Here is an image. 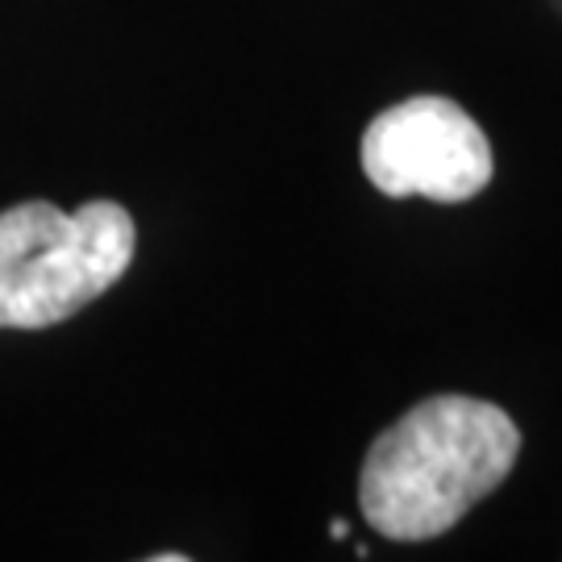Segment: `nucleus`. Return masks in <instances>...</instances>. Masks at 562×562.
<instances>
[{
    "label": "nucleus",
    "instance_id": "20e7f679",
    "mask_svg": "<svg viewBox=\"0 0 562 562\" xmlns=\"http://www.w3.org/2000/svg\"><path fill=\"white\" fill-rule=\"evenodd\" d=\"M329 533H334V538H346V533H350V525H346V521H334V529H329Z\"/></svg>",
    "mask_w": 562,
    "mask_h": 562
},
{
    "label": "nucleus",
    "instance_id": "f03ea898",
    "mask_svg": "<svg viewBox=\"0 0 562 562\" xmlns=\"http://www.w3.org/2000/svg\"><path fill=\"white\" fill-rule=\"evenodd\" d=\"M134 217L113 201L0 213V329H46L104 296L134 262Z\"/></svg>",
    "mask_w": 562,
    "mask_h": 562
},
{
    "label": "nucleus",
    "instance_id": "f257e3e1",
    "mask_svg": "<svg viewBox=\"0 0 562 562\" xmlns=\"http://www.w3.org/2000/svg\"><path fill=\"white\" fill-rule=\"evenodd\" d=\"M521 454L513 417L475 396H429L367 450L359 504L392 542L442 538L492 496Z\"/></svg>",
    "mask_w": 562,
    "mask_h": 562
},
{
    "label": "nucleus",
    "instance_id": "7ed1b4c3",
    "mask_svg": "<svg viewBox=\"0 0 562 562\" xmlns=\"http://www.w3.org/2000/svg\"><path fill=\"white\" fill-rule=\"evenodd\" d=\"M362 171L383 196L462 204L492 180V146L475 117L446 97H413L367 125Z\"/></svg>",
    "mask_w": 562,
    "mask_h": 562
}]
</instances>
